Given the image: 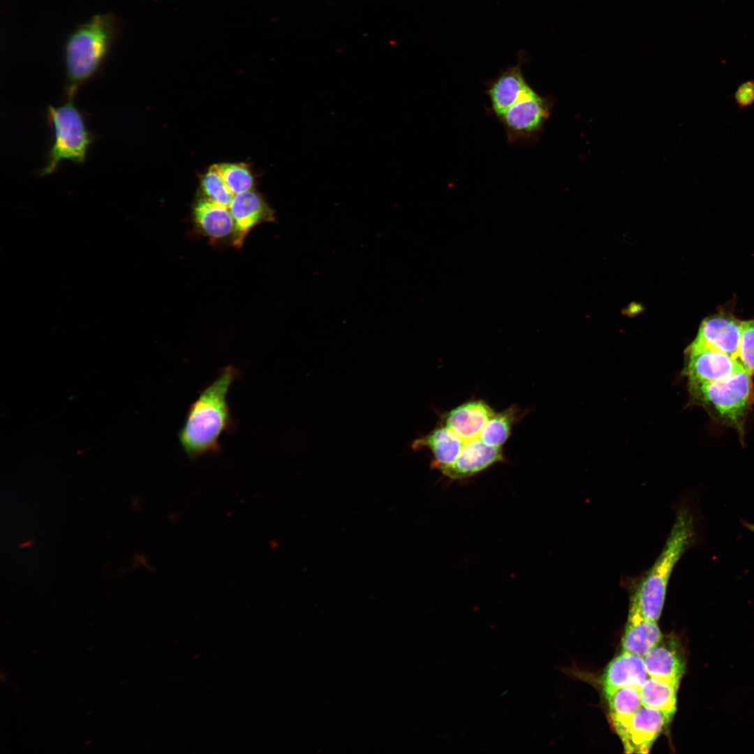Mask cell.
I'll return each instance as SVG.
<instances>
[{
    "label": "cell",
    "instance_id": "cell-17",
    "mask_svg": "<svg viewBox=\"0 0 754 754\" xmlns=\"http://www.w3.org/2000/svg\"><path fill=\"white\" fill-rule=\"evenodd\" d=\"M464 443L463 439L445 425L415 439L411 447L414 450L428 448L433 455L432 468L441 471L455 461Z\"/></svg>",
    "mask_w": 754,
    "mask_h": 754
},
{
    "label": "cell",
    "instance_id": "cell-19",
    "mask_svg": "<svg viewBox=\"0 0 754 754\" xmlns=\"http://www.w3.org/2000/svg\"><path fill=\"white\" fill-rule=\"evenodd\" d=\"M613 726L621 737L642 705L640 690L633 687L605 689Z\"/></svg>",
    "mask_w": 754,
    "mask_h": 754
},
{
    "label": "cell",
    "instance_id": "cell-25",
    "mask_svg": "<svg viewBox=\"0 0 754 754\" xmlns=\"http://www.w3.org/2000/svg\"><path fill=\"white\" fill-rule=\"evenodd\" d=\"M734 100L738 107L743 109L754 103V80L742 83L736 90Z\"/></svg>",
    "mask_w": 754,
    "mask_h": 754
},
{
    "label": "cell",
    "instance_id": "cell-9",
    "mask_svg": "<svg viewBox=\"0 0 754 754\" xmlns=\"http://www.w3.org/2000/svg\"><path fill=\"white\" fill-rule=\"evenodd\" d=\"M524 59L501 71L486 83L485 93L490 102V110L497 119L516 103L537 92L529 85L522 72Z\"/></svg>",
    "mask_w": 754,
    "mask_h": 754
},
{
    "label": "cell",
    "instance_id": "cell-10",
    "mask_svg": "<svg viewBox=\"0 0 754 754\" xmlns=\"http://www.w3.org/2000/svg\"><path fill=\"white\" fill-rule=\"evenodd\" d=\"M229 209L235 224L232 244L235 247L242 246L246 235L258 224L276 221L274 210L251 189L235 195Z\"/></svg>",
    "mask_w": 754,
    "mask_h": 754
},
{
    "label": "cell",
    "instance_id": "cell-12",
    "mask_svg": "<svg viewBox=\"0 0 754 754\" xmlns=\"http://www.w3.org/2000/svg\"><path fill=\"white\" fill-rule=\"evenodd\" d=\"M503 460L501 447L487 445L477 437L465 441L455 461L441 471L450 480H462Z\"/></svg>",
    "mask_w": 754,
    "mask_h": 754
},
{
    "label": "cell",
    "instance_id": "cell-15",
    "mask_svg": "<svg viewBox=\"0 0 754 754\" xmlns=\"http://www.w3.org/2000/svg\"><path fill=\"white\" fill-rule=\"evenodd\" d=\"M661 640L662 633L657 622L645 619L630 605L621 642L623 651L643 658Z\"/></svg>",
    "mask_w": 754,
    "mask_h": 754
},
{
    "label": "cell",
    "instance_id": "cell-24",
    "mask_svg": "<svg viewBox=\"0 0 754 754\" xmlns=\"http://www.w3.org/2000/svg\"><path fill=\"white\" fill-rule=\"evenodd\" d=\"M737 358L746 371L754 374V318L742 321Z\"/></svg>",
    "mask_w": 754,
    "mask_h": 754
},
{
    "label": "cell",
    "instance_id": "cell-13",
    "mask_svg": "<svg viewBox=\"0 0 754 754\" xmlns=\"http://www.w3.org/2000/svg\"><path fill=\"white\" fill-rule=\"evenodd\" d=\"M643 660L649 677L679 686L686 670V658L677 642L665 644L660 642Z\"/></svg>",
    "mask_w": 754,
    "mask_h": 754
},
{
    "label": "cell",
    "instance_id": "cell-16",
    "mask_svg": "<svg viewBox=\"0 0 754 754\" xmlns=\"http://www.w3.org/2000/svg\"><path fill=\"white\" fill-rule=\"evenodd\" d=\"M193 218L196 227L212 240L233 235L235 224L229 207L207 198L195 202Z\"/></svg>",
    "mask_w": 754,
    "mask_h": 754
},
{
    "label": "cell",
    "instance_id": "cell-4",
    "mask_svg": "<svg viewBox=\"0 0 754 754\" xmlns=\"http://www.w3.org/2000/svg\"><path fill=\"white\" fill-rule=\"evenodd\" d=\"M752 375L743 369L721 380L688 385L692 401L741 435L754 400Z\"/></svg>",
    "mask_w": 754,
    "mask_h": 754
},
{
    "label": "cell",
    "instance_id": "cell-8",
    "mask_svg": "<svg viewBox=\"0 0 754 754\" xmlns=\"http://www.w3.org/2000/svg\"><path fill=\"white\" fill-rule=\"evenodd\" d=\"M741 325L742 320L732 313L720 311L703 319L689 346L711 348L737 358Z\"/></svg>",
    "mask_w": 754,
    "mask_h": 754
},
{
    "label": "cell",
    "instance_id": "cell-23",
    "mask_svg": "<svg viewBox=\"0 0 754 754\" xmlns=\"http://www.w3.org/2000/svg\"><path fill=\"white\" fill-rule=\"evenodd\" d=\"M201 186L207 198L229 207L235 195L225 184L217 164L212 165L203 176Z\"/></svg>",
    "mask_w": 754,
    "mask_h": 754
},
{
    "label": "cell",
    "instance_id": "cell-3",
    "mask_svg": "<svg viewBox=\"0 0 754 754\" xmlns=\"http://www.w3.org/2000/svg\"><path fill=\"white\" fill-rule=\"evenodd\" d=\"M114 29L111 16L97 15L69 36L64 50L66 98H73L79 88L98 72L109 50Z\"/></svg>",
    "mask_w": 754,
    "mask_h": 754
},
{
    "label": "cell",
    "instance_id": "cell-11",
    "mask_svg": "<svg viewBox=\"0 0 754 754\" xmlns=\"http://www.w3.org/2000/svg\"><path fill=\"white\" fill-rule=\"evenodd\" d=\"M672 715L642 705L620 737L626 753H647Z\"/></svg>",
    "mask_w": 754,
    "mask_h": 754
},
{
    "label": "cell",
    "instance_id": "cell-5",
    "mask_svg": "<svg viewBox=\"0 0 754 754\" xmlns=\"http://www.w3.org/2000/svg\"><path fill=\"white\" fill-rule=\"evenodd\" d=\"M47 117L53 133L54 141L48 152L46 163L40 175L45 176L55 171L59 163L68 160L83 163L87 157L93 136L88 130L84 117L75 105L73 98L59 106L49 105Z\"/></svg>",
    "mask_w": 754,
    "mask_h": 754
},
{
    "label": "cell",
    "instance_id": "cell-21",
    "mask_svg": "<svg viewBox=\"0 0 754 754\" xmlns=\"http://www.w3.org/2000/svg\"><path fill=\"white\" fill-rule=\"evenodd\" d=\"M517 413L514 408L494 413L482 429L478 438L487 445L501 447L510 434Z\"/></svg>",
    "mask_w": 754,
    "mask_h": 754
},
{
    "label": "cell",
    "instance_id": "cell-20",
    "mask_svg": "<svg viewBox=\"0 0 754 754\" xmlns=\"http://www.w3.org/2000/svg\"><path fill=\"white\" fill-rule=\"evenodd\" d=\"M678 686L670 682L649 677L640 689L642 705L674 715L677 705Z\"/></svg>",
    "mask_w": 754,
    "mask_h": 754
},
{
    "label": "cell",
    "instance_id": "cell-2",
    "mask_svg": "<svg viewBox=\"0 0 754 754\" xmlns=\"http://www.w3.org/2000/svg\"><path fill=\"white\" fill-rule=\"evenodd\" d=\"M693 538V519L686 509L677 514L665 544L652 566L638 580L631 604L645 619L657 622L674 566Z\"/></svg>",
    "mask_w": 754,
    "mask_h": 754
},
{
    "label": "cell",
    "instance_id": "cell-14",
    "mask_svg": "<svg viewBox=\"0 0 754 754\" xmlns=\"http://www.w3.org/2000/svg\"><path fill=\"white\" fill-rule=\"evenodd\" d=\"M494 413L493 409L483 401H468L448 413L445 425L466 441L478 437L483 427Z\"/></svg>",
    "mask_w": 754,
    "mask_h": 754
},
{
    "label": "cell",
    "instance_id": "cell-1",
    "mask_svg": "<svg viewBox=\"0 0 754 754\" xmlns=\"http://www.w3.org/2000/svg\"><path fill=\"white\" fill-rule=\"evenodd\" d=\"M238 375L232 365L223 368L190 405L178 432L179 443L190 459L221 450L220 438L234 426L227 395Z\"/></svg>",
    "mask_w": 754,
    "mask_h": 754
},
{
    "label": "cell",
    "instance_id": "cell-18",
    "mask_svg": "<svg viewBox=\"0 0 754 754\" xmlns=\"http://www.w3.org/2000/svg\"><path fill=\"white\" fill-rule=\"evenodd\" d=\"M648 677L643 658L623 651L607 666L604 689L628 686L640 690Z\"/></svg>",
    "mask_w": 754,
    "mask_h": 754
},
{
    "label": "cell",
    "instance_id": "cell-7",
    "mask_svg": "<svg viewBox=\"0 0 754 754\" xmlns=\"http://www.w3.org/2000/svg\"><path fill=\"white\" fill-rule=\"evenodd\" d=\"M685 353L688 385L721 380L744 369L737 358L711 348L688 346Z\"/></svg>",
    "mask_w": 754,
    "mask_h": 754
},
{
    "label": "cell",
    "instance_id": "cell-26",
    "mask_svg": "<svg viewBox=\"0 0 754 754\" xmlns=\"http://www.w3.org/2000/svg\"><path fill=\"white\" fill-rule=\"evenodd\" d=\"M748 527L752 531H754V524H749Z\"/></svg>",
    "mask_w": 754,
    "mask_h": 754
},
{
    "label": "cell",
    "instance_id": "cell-22",
    "mask_svg": "<svg viewBox=\"0 0 754 754\" xmlns=\"http://www.w3.org/2000/svg\"><path fill=\"white\" fill-rule=\"evenodd\" d=\"M217 167L225 184L234 195L249 191L253 187V179L246 164L220 163Z\"/></svg>",
    "mask_w": 754,
    "mask_h": 754
},
{
    "label": "cell",
    "instance_id": "cell-6",
    "mask_svg": "<svg viewBox=\"0 0 754 754\" xmlns=\"http://www.w3.org/2000/svg\"><path fill=\"white\" fill-rule=\"evenodd\" d=\"M552 102L538 93L511 106L498 118L510 145H525L535 140L548 119Z\"/></svg>",
    "mask_w": 754,
    "mask_h": 754
}]
</instances>
